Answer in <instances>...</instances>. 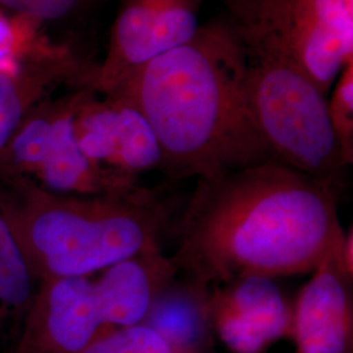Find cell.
Listing matches in <instances>:
<instances>
[{
    "mask_svg": "<svg viewBox=\"0 0 353 353\" xmlns=\"http://www.w3.org/2000/svg\"><path fill=\"white\" fill-rule=\"evenodd\" d=\"M4 214L36 281L92 276L110 265L163 252L173 205L163 190L68 195L33 179L6 182Z\"/></svg>",
    "mask_w": 353,
    "mask_h": 353,
    "instance_id": "cell-3",
    "label": "cell"
},
{
    "mask_svg": "<svg viewBox=\"0 0 353 353\" xmlns=\"http://www.w3.org/2000/svg\"><path fill=\"white\" fill-rule=\"evenodd\" d=\"M341 239L293 303V353H353V279L336 259Z\"/></svg>",
    "mask_w": 353,
    "mask_h": 353,
    "instance_id": "cell-9",
    "label": "cell"
},
{
    "mask_svg": "<svg viewBox=\"0 0 353 353\" xmlns=\"http://www.w3.org/2000/svg\"><path fill=\"white\" fill-rule=\"evenodd\" d=\"M94 65L70 46L46 37L19 61L0 64V154L17 127L52 90L63 84L87 89Z\"/></svg>",
    "mask_w": 353,
    "mask_h": 353,
    "instance_id": "cell-8",
    "label": "cell"
},
{
    "mask_svg": "<svg viewBox=\"0 0 353 353\" xmlns=\"http://www.w3.org/2000/svg\"><path fill=\"white\" fill-rule=\"evenodd\" d=\"M63 97L38 103L13 132L0 154V179H34L49 151Z\"/></svg>",
    "mask_w": 353,
    "mask_h": 353,
    "instance_id": "cell-12",
    "label": "cell"
},
{
    "mask_svg": "<svg viewBox=\"0 0 353 353\" xmlns=\"http://www.w3.org/2000/svg\"><path fill=\"white\" fill-rule=\"evenodd\" d=\"M36 287L37 281L0 211V303L8 310L26 312Z\"/></svg>",
    "mask_w": 353,
    "mask_h": 353,
    "instance_id": "cell-13",
    "label": "cell"
},
{
    "mask_svg": "<svg viewBox=\"0 0 353 353\" xmlns=\"http://www.w3.org/2000/svg\"><path fill=\"white\" fill-rule=\"evenodd\" d=\"M79 353H178L153 328L139 323L110 330Z\"/></svg>",
    "mask_w": 353,
    "mask_h": 353,
    "instance_id": "cell-15",
    "label": "cell"
},
{
    "mask_svg": "<svg viewBox=\"0 0 353 353\" xmlns=\"http://www.w3.org/2000/svg\"><path fill=\"white\" fill-rule=\"evenodd\" d=\"M8 312V309L3 305V303H0V319L3 318V316H6V313Z\"/></svg>",
    "mask_w": 353,
    "mask_h": 353,
    "instance_id": "cell-19",
    "label": "cell"
},
{
    "mask_svg": "<svg viewBox=\"0 0 353 353\" xmlns=\"http://www.w3.org/2000/svg\"><path fill=\"white\" fill-rule=\"evenodd\" d=\"M203 0H121L106 57L87 89L106 96L134 68L185 45L199 29Z\"/></svg>",
    "mask_w": 353,
    "mask_h": 353,
    "instance_id": "cell-6",
    "label": "cell"
},
{
    "mask_svg": "<svg viewBox=\"0 0 353 353\" xmlns=\"http://www.w3.org/2000/svg\"><path fill=\"white\" fill-rule=\"evenodd\" d=\"M38 20L0 10V64L14 62L45 37Z\"/></svg>",
    "mask_w": 353,
    "mask_h": 353,
    "instance_id": "cell-16",
    "label": "cell"
},
{
    "mask_svg": "<svg viewBox=\"0 0 353 353\" xmlns=\"http://www.w3.org/2000/svg\"><path fill=\"white\" fill-rule=\"evenodd\" d=\"M210 323L230 353H265L292 336L293 305L274 279L245 278L208 287Z\"/></svg>",
    "mask_w": 353,
    "mask_h": 353,
    "instance_id": "cell-7",
    "label": "cell"
},
{
    "mask_svg": "<svg viewBox=\"0 0 353 353\" xmlns=\"http://www.w3.org/2000/svg\"><path fill=\"white\" fill-rule=\"evenodd\" d=\"M339 188L276 161L196 178L172 227L178 275L212 287L313 272L344 234Z\"/></svg>",
    "mask_w": 353,
    "mask_h": 353,
    "instance_id": "cell-1",
    "label": "cell"
},
{
    "mask_svg": "<svg viewBox=\"0 0 353 353\" xmlns=\"http://www.w3.org/2000/svg\"><path fill=\"white\" fill-rule=\"evenodd\" d=\"M88 92L75 89L63 96L49 151L33 181L43 189L68 195H122L139 189V176L93 164L79 148L74 135V114Z\"/></svg>",
    "mask_w": 353,
    "mask_h": 353,
    "instance_id": "cell-10",
    "label": "cell"
},
{
    "mask_svg": "<svg viewBox=\"0 0 353 353\" xmlns=\"http://www.w3.org/2000/svg\"><path fill=\"white\" fill-rule=\"evenodd\" d=\"M245 75L240 42L221 14L134 68L105 97L144 117L170 179L219 176L272 161L249 117Z\"/></svg>",
    "mask_w": 353,
    "mask_h": 353,
    "instance_id": "cell-2",
    "label": "cell"
},
{
    "mask_svg": "<svg viewBox=\"0 0 353 353\" xmlns=\"http://www.w3.org/2000/svg\"><path fill=\"white\" fill-rule=\"evenodd\" d=\"M160 254H144L92 276L38 281L12 353H79L102 334L139 325L173 279Z\"/></svg>",
    "mask_w": 353,
    "mask_h": 353,
    "instance_id": "cell-4",
    "label": "cell"
},
{
    "mask_svg": "<svg viewBox=\"0 0 353 353\" xmlns=\"http://www.w3.org/2000/svg\"><path fill=\"white\" fill-rule=\"evenodd\" d=\"M84 1L85 0H0V10L45 23L70 16Z\"/></svg>",
    "mask_w": 353,
    "mask_h": 353,
    "instance_id": "cell-17",
    "label": "cell"
},
{
    "mask_svg": "<svg viewBox=\"0 0 353 353\" xmlns=\"http://www.w3.org/2000/svg\"><path fill=\"white\" fill-rule=\"evenodd\" d=\"M336 259L341 265V271L353 279V228L350 225L348 230H344V234L336 245Z\"/></svg>",
    "mask_w": 353,
    "mask_h": 353,
    "instance_id": "cell-18",
    "label": "cell"
},
{
    "mask_svg": "<svg viewBox=\"0 0 353 353\" xmlns=\"http://www.w3.org/2000/svg\"><path fill=\"white\" fill-rule=\"evenodd\" d=\"M328 119L345 168L353 163V61L345 64L327 99Z\"/></svg>",
    "mask_w": 353,
    "mask_h": 353,
    "instance_id": "cell-14",
    "label": "cell"
},
{
    "mask_svg": "<svg viewBox=\"0 0 353 353\" xmlns=\"http://www.w3.org/2000/svg\"><path fill=\"white\" fill-rule=\"evenodd\" d=\"M207 290L178 275L159 293L141 323L160 334L178 353H217Z\"/></svg>",
    "mask_w": 353,
    "mask_h": 353,
    "instance_id": "cell-11",
    "label": "cell"
},
{
    "mask_svg": "<svg viewBox=\"0 0 353 353\" xmlns=\"http://www.w3.org/2000/svg\"><path fill=\"white\" fill-rule=\"evenodd\" d=\"M254 14L288 46L325 96L353 61V0H221Z\"/></svg>",
    "mask_w": 353,
    "mask_h": 353,
    "instance_id": "cell-5",
    "label": "cell"
}]
</instances>
